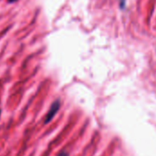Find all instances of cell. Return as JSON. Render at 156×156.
Here are the masks:
<instances>
[{"label":"cell","instance_id":"cell-1","mask_svg":"<svg viewBox=\"0 0 156 156\" xmlns=\"http://www.w3.org/2000/svg\"><path fill=\"white\" fill-rule=\"evenodd\" d=\"M59 108H60V101H59V100H57V101H55L51 104L50 109H49V111L48 112V113H47V115L45 117V120H44V123L45 124L48 123L54 118V116L56 115V113L58 112Z\"/></svg>","mask_w":156,"mask_h":156},{"label":"cell","instance_id":"cell-2","mask_svg":"<svg viewBox=\"0 0 156 156\" xmlns=\"http://www.w3.org/2000/svg\"><path fill=\"white\" fill-rule=\"evenodd\" d=\"M58 156H69V154H68V153H66V152H62V153H60Z\"/></svg>","mask_w":156,"mask_h":156},{"label":"cell","instance_id":"cell-3","mask_svg":"<svg viewBox=\"0 0 156 156\" xmlns=\"http://www.w3.org/2000/svg\"><path fill=\"white\" fill-rule=\"evenodd\" d=\"M8 3H14V2H16L17 0H6Z\"/></svg>","mask_w":156,"mask_h":156},{"label":"cell","instance_id":"cell-4","mask_svg":"<svg viewBox=\"0 0 156 156\" xmlns=\"http://www.w3.org/2000/svg\"><path fill=\"white\" fill-rule=\"evenodd\" d=\"M0 117H1V109H0Z\"/></svg>","mask_w":156,"mask_h":156}]
</instances>
